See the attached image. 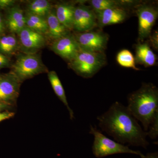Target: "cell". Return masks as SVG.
Here are the masks:
<instances>
[{"label":"cell","mask_w":158,"mask_h":158,"mask_svg":"<svg viewBox=\"0 0 158 158\" xmlns=\"http://www.w3.org/2000/svg\"><path fill=\"white\" fill-rule=\"evenodd\" d=\"M11 65L10 58L0 53V69L9 67Z\"/></svg>","instance_id":"cell-25"},{"label":"cell","mask_w":158,"mask_h":158,"mask_svg":"<svg viewBox=\"0 0 158 158\" xmlns=\"http://www.w3.org/2000/svg\"><path fill=\"white\" fill-rule=\"evenodd\" d=\"M11 72L22 83L39 74L48 72L39 54H18L11 65Z\"/></svg>","instance_id":"cell-4"},{"label":"cell","mask_w":158,"mask_h":158,"mask_svg":"<svg viewBox=\"0 0 158 158\" xmlns=\"http://www.w3.org/2000/svg\"><path fill=\"white\" fill-rule=\"evenodd\" d=\"M5 23L11 34L17 35L26 27L25 12L18 5L11 7L8 9Z\"/></svg>","instance_id":"cell-13"},{"label":"cell","mask_w":158,"mask_h":158,"mask_svg":"<svg viewBox=\"0 0 158 158\" xmlns=\"http://www.w3.org/2000/svg\"><path fill=\"white\" fill-rule=\"evenodd\" d=\"M52 8L48 1L33 0L28 4L26 11L46 19Z\"/></svg>","instance_id":"cell-20"},{"label":"cell","mask_w":158,"mask_h":158,"mask_svg":"<svg viewBox=\"0 0 158 158\" xmlns=\"http://www.w3.org/2000/svg\"><path fill=\"white\" fill-rule=\"evenodd\" d=\"M15 115L14 112L9 111H5L0 112V122L7 120L14 117Z\"/></svg>","instance_id":"cell-28"},{"label":"cell","mask_w":158,"mask_h":158,"mask_svg":"<svg viewBox=\"0 0 158 158\" xmlns=\"http://www.w3.org/2000/svg\"><path fill=\"white\" fill-rule=\"evenodd\" d=\"M15 0H0V8L9 9L15 6Z\"/></svg>","instance_id":"cell-26"},{"label":"cell","mask_w":158,"mask_h":158,"mask_svg":"<svg viewBox=\"0 0 158 158\" xmlns=\"http://www.w3.org/2000/svg\"><path fill=\"white\" fill-rule=\"evenodd\" d=\"M90 8L95 13L110 8L117 7L115 0H91L89 1Z\"/></svg>","instance_id":"cell-22"},{"label":"cell","mask_w":158,"mask_h":158,"mask_svg":"<svg viewBox=\"0 0 158 158\" xmlns=\"http://www.w3.org/2000/svg\"><path fill=\"white\" fill-rule=\"evenodd\" d=\"M105 52H97L81 50L73 60L69 62V67L78 75L90 78L106 64Z\"/></svg>","instance_id":"cell-3"},{"label":"cell","mask_w":158,"mask_h":158,"mask_svg":"<svg viewBox=\"0 0 158 158\" xmlns=\"http://www.w3.org/2000/svg\"><path fill=\"white\" fill-rule=\"evenodd\" d=\"M127 102L128 109L146 132L158 115L157 87L151 83H142L141 88L129 94Z\"/></svg>","instance_id":"cell-2"},{"label":"cell","mask_w":158,"mask_h":158,"mask_svg":"<svg viewBox=\"0 0 158 158\" xmlns=\"http://www.w3.org/2000/svg\"><path fill=\"white\" fill-rule=\"evenodd\" d=\"M17 35L19 51L23 53H37L46 44L45 36L26 27Z\"/></svg>","instance_id":"cell-8"},{"label":"cell","mask_w":158,"mask_h":158,"mask_svg":"<svg viewBox=\"0 0 158 158\" xmlns=\"http://www.w3.org/2000/svg\"><path fill=\"white\" fill-rule=\"evenodd\" d=\"M147 136L151 139H156L158 136V115L150 125L148 131L146 132Z\"/></svg>","instance_id":"cell-24"},{"label":"cell","mask_w":158,"mask_h":158,"mask_svg":"<svg viewBox=\"0 0 158 158\" xmlns=\"http://www.w3.org/2000/svg\"><path fill=\"white\" fill-rule=\"evenodd\" d=\"M73 35L83 50L104 52L106 48L109 36L102 31H90Z\"/></svg>","instance_id":"cell-7"},{"label":"cell","mask_w":158,"mask_h":158,"mask_svg":"<svg viewBox=\"0 0 158 158\" xmlns=\"http://www.w3.org/2000/svg\"><path fill=\"white\" fill-rule=\"evenodd\" d=\"M51 50L68 62L73 60L81 49L73 34H69L52 41Z\"/></svg>","instance_id":"cell-11"},{"label":"cell","mask_w":158,"mask_h":158,"mask_svg":"<svg viewBox=\"0 0 158 158\" xmlns=\"http://www.w3.org/2000/svg\"><path fill=\"white\" fill-rule=\"evenodd\" d=\"M141 158H158V153H148L146 156H144Z\"/></svg>","instance_id":"cell-31"},{"label":"cell","mask_w":158,"mask_h":158,"mask_svg":"<svg viewBox=\"0 0 158 158\" xmlns=\"http://www.w3.org/2000/svg\"><path fill=\"white\" fill-rule=\"evenodd\" d=\"M116 61L119 65L126 68H131L135 70L140 69L136 67L135 57L128 50L123 49L118 52L116 56Z\"/></svg>","instance_id":"cell-21"},{"label":"cell","mask_w":158,"mask_h":158,"mask_svg":"<svg viewBox=\"0 0 158 158\" xmlns=\"http://www.w3.org/2000/svg\"><path fill=\"white\" fill-rule=\"evenodd\" d=\"M135 59L136 63L145 67L154 66L156 63V56L147 42L139 41L136 44Z\"/></svg>","instance_id":"cell-15"},{"label":"cell","mask_w":158,"mask_h":158,"mask_svg":"<svg viewBox=\"0 0 158 158\" xmlns=\"http://www.w3.org/2000/svg\"><path fill=\"white\" fill-rule=\"evenodd\" d=\"M116 6L124 9H135L136 7L144 2L142 1L137 0H115Z\"/></svg>","instance_id":"cell-23"},{"label":"cell","mask_w":158,"mask_h":158,"mask_svg":"<svg viewBox=\"0 0 158 158\" xmlns=\"http://www.w3.org/2000/svg\"><path fill=\"white\" fill-rule=\"evenodd\" d=\"M76 6L69 2H62L56 5V16L60 23L69 30L72 31L74 13Z\"/></svg>","instance_id":"cell-16"},{"label":"cell","mask_w":158,"mask_h":158,"mask_svg":"<svg viewBox=\"0 0 158 158\" xmlns=\"http://www.w3.org/2000/svg\"><path fill=\"white\" fill-rule=\"evenodd\" d=\"M48 77L51 86L53 88L54 92L58 97L60 101L64 104L67 108L69 114V116L71 119L74 118V113L73 110L71 109L66 98L65 90L61 81L56 71H50L48 72Z\"/></svg>","instance_id":"cell-17"},{"label":"cell","mask_w":158,"mask_h":158,"mask_svg":"<svg viewBox=\"0 0 158 158\" xmlns=\"http://www.w3.org/2000/svg\"><path fill=\"white\" fill-rule=\"evenodd\" d=\"M97 26L96 14L90 7L81 3L76 6L73 30L83 33L93 30Z\"/></svg>","instance_id":"cell-9"},{"label":"cell","mask_w":158,"mask_h":158,"mask_svg":"<svg viewBox=\"0 0 158 158\" xmlns=\"http://www.w3.org/2000/svg\"><path fill=\"white\" fill-rule=\"evenodd\" d=\"M138 19V40L142 41L151 34L158 18V9L155 6L143 2L135 9Z\"/></svg>","instance_id":"cell-6"},{"label":"cell","mask_w":158,"mask_h":158,"mask_svg":"<svg viewBox=\"0 0 158 158\" xmlns=\"http://www.w3.org/2000/svg\"><path fill=\"white\" fill-rule=\"evenodd\" d=\"M6 23L4 20L2 14L0 13V36L3 35L6 30Z\"/></svg>","instance_id":"cell-29"},{"label":"cell","mask_w":158,"mask_h":158,"mask_svg":"<svg viewBox=\"0 0 158 158\" xmlns=\"http://www.w3.org/2000/svg\"><path fill=\"white\" fill-rule=\"evenodd\" d=\"M19 51V43L15 34H11L0 36V53L9 58Z\"/></svg>","instance_id":"cell-18"},{"label":"cell","mask_w":158,"mask_h":158,"mask_svg":"<svg viewBox=\"0 0 158 158\" xmlns=\"http://www.w3.org/2000/svg\"><path fill=\"white\" fill-rule=\"evenodd\" d=\"M95 14L97 26L100 28L123 23L128 16L125 10L118 7L110 8Z\"/></svg>","instance_id":"cell-12"},{"label":"cell","mask_w":158,"mask_h":158,"mask_svg":"<svg viewBox=\"0 0 158 158\" xmlns=\"http://www.w3.org/2000/svg\"><path fill=\"white\" fill-rule=\"evenodd\" d=\"M150 42L152 46L156 50H158V33L157 31H155L154 33L152 35L151 34L149 37Z\"/></svg>","instance_id":"cell-27"},{"label":"cell","mask_w":158,"mask_h":158,"mask_svg":"<svg viewBox=\"0 0 158 158\" xmlns=\"http://www.w3.org/2000/svg\"><path fill=\"white\" fill-rule=\"evenodd\" d=\"M12 106L6 103L0 101V112L5 111H9V109L12 108Z\"/></svg>","instance_id":"cell-30"},{"label":"cell","mask_w":158,"mask_h":158,"mask_svg":"<svg viewBox=\"0 0 158 158\" xmlns=\"http://www.w3.org/2000/svg\"><path fill=\"white\" fill-rule=\"evenodd\" d=\"M89 134L94 137L92 145V152L97 158L104 157L116 154L128 153L144 156L139 151L131 149L127 146L120 144L106 137L96 127L90 125Z\"/></svg>","instance_id":"cell-5"},{"label":"cell","mask_w":158,"mask_h":158,"mask_svg":"<svg viewBox=\"0 0 158 158\" xmlns=\"http://www.w3.org/2000/svg\"><path fill=\"white\" fill-rule=\"evenodd\" d=\"M99 127L120 144L141 147L146 149L149 143L147 134L128 109L119 102L97 117Z\"/></svg>","instance_id":"cell-1"},{"label":"cell","mask_w":158,"mask_h":158,"mask_svg":"<svg viewBox=\"0 0 158 158\" xmlns=\"http://www.w3.org/2000/svg\"><path fill=\"white\" fill-rule=\"evenodd\" d=\"M22 83L11 72L0 76V101L11 106L15 104Z\"/></svg>","instance_id":"cell-10"},{"label":"cell","mask_w":158,"mask_h":158,"mask_svg":"<svg viewBox=\"0 0 158 158\" xmlns=\"http://www.w3.org/2000/svg\"><path fill=\"white\" fill-rule=\"evenodd\" d=\"M46 19L48 28L47 37L52 40V41L71 34L70 31L63 26L57 19L55 8H52L51 10Z\"/></svg>","instance_id":"cell-14"},{"label":"cell","mask_w":158,"mask_h":158,"mask_svg":"<svg viewBox=\"0 0 158 158\" xmlns=\"http://www.w3.org/2000/svg\"><path fill=\"white\" fill-rule=\"evenodd\" d=\"M26 27L32 31L47 37L48 34L46 19L25 11Z\"/></svg>","instance_id":"cell-19"}]
</instances>
